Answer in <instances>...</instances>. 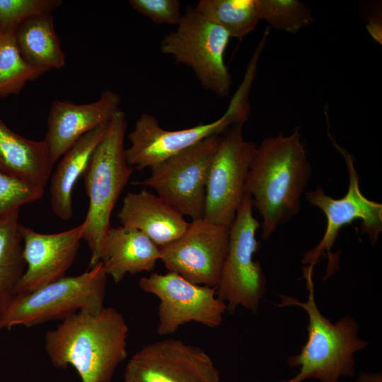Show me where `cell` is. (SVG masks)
I'll return each instance as SVG.
<instances>
[{
    "instance_id": "6da1fadb",
    "label": "cell",
    "mask_w": 382,
    "mask_h": 382,
    "mask_svg": "<svg viewBox=\"0 0 382 382\" xmlns=\"http://www.w3.org/2000/svg\"><path fill=\"white\" fill-rule=\"evenodd\" d=\"M129 327L116 308L82 310L46 332L45 352L57 369L71 366L81 382H111L127 356Z\"/></svg>"
},
{
    "instance_id": "7a4b0ae2",
    "label": "cell",
    "mask_w": 382,
    "mask_h": 382,
    "mask_svg": "<svg viewBox=\"0 0 382 382\" xmlns=\"http://www.w3.org/2000/svg\"><path fill=\"white\" fill-rule=\"evenodd\" d=\"M311 177V167L298 129L288 136L265 138L257 147L244 185L262 218V238L301 209V199Z\"/></svg>"
},
{
    "instance_id": "3957f363",
    "label": "cell",
    "mask_w": 382,
    "mask_h": 382,
    "mask_svg": "<svg viewBox=\"0 0 382 382\" xmlns=\"http://www.w3.org/2000/svg\"><path fill=\"white\" fill-rule=\"evenodd\" d=\"M311 272H303L308 290L306 302L280 295L279 307L299 306L308 314V338L299 354L287 359L297 374L280 382H303L315 378L320 382H338L342 377L352 376L355 364L354 354L364 349L368 342L358 336L357 322L349 316H343L335 323L323 316L316 305Z\"/></svg>"
},
{
    "instance_id": "277c9868",
    "label": "cell",
    "mask_w": 382,
    "mask_h": 382,
    "mask_svg": "<svg viewBox=\"0 0 382 382\" xmlns=\"http://www.w3.org/2000/svg\"><path fill=\"white\" fill-rule=\"evenodd\" d=\"M127 126L126 114L119 110L109 121L105 134L83 175L89 200L82 222V239L91 252L88 269L100 262L103 241L111 226V214L134 170L127 163L125 155Z\"/></svg>"
},
{
    "instance_id": "5b68a950",
    "label": "cell",
    "mask_w": 382,
    "mask_h": 382,
    "mask_svg": "<svg viewBox=\"0 0 382 382\" xmlns=\"http://www.w3.org/2000/svg\"><path fill=\"white\" fill-rule=\"evenodd\" d=\"M107 278L100 262L79 275L64 276L32 292L16 294L0 316V330L61 321L82 310L99 313L105 308Z\"/></svg>"
},
{
    "instance_id": "8992f818",
    "label": "cell",
    "mask_w": 382,
    "mask_h": 382,
    "mask_svg": "<svg viewBox=\"0 0 382 382\" xmlns=\"http://www.w3.org/2000/svg\"><path fill=\"white\" fill-rule=\"evenodd\" d=\"M230 37L223 28L189 7L175 30L162 38L161 50L192 69L204 88L226 97L232 84L224 62Z\"/></svg>"
},
{
    "instance_id": "52a82bcc",
    "label": "cell",
    "mask_w": 382,
    "mask_h": 382,
    "mask_svg": "<svg viewBox=\"0 0 382 382\" xmlns=\"http://www.w3.org/2000/svg\"><path fill=\"white\" fill-rule=\"evenodd\" d=\"M328 135L333 146L345 159L349 174V187L347 193L340 199L327 195L320 186L306 192L308 202L324 213L327 225L321 241L313 248L305 253L302 259V263L306 265L303 268L313 271L321 257L327 255L328 265L326 278L330 277L339 265L338 257L331 250L343 226L359 219L361 232L368 235L372 245H375L382 231V204L363 195L359 188V177L352 156L336 143L329 132Z\"/></svg>"
},
{
    "instance_id": "ba28073f",
    "label": "cell",
    "mask_w": 382,
    "mask_h": 382,
    "mask_svg": "<svg viewBox=\"0 0 382 382\" xmlns=\"http://www.w3.org/2000/svg\"><path fill=\"white\" fill-rule=\"evenodd\" d=\"M253 209L251 197L245 194L229 228L228 252L216 295L230 313L239 306L256 312L266 291L267 281L260 263L254 259L260 243L256 239L260 223L253 216Z\"/></svg>"
},
{
    "instance_id": "9c48e42d",
    "label": "cell",
    "mask_w": 382,
    "mask_h": 382,
    "mask_svg": "<svg viewBox=\"0 0 382 382\" xmlns=\"http://www.w3.org/2000/svg\"><path fill=\"white\" fill-rule=\"evenodd\" d=\"M243 125L220 136L208 171L203 219L230 228L244 193V185L257 146L245 139Z\"/></svg>"
},
{
    "instance_id": "30bf717a",
    "label": "cell",
    "mask_w": 382,
    "mask_h": 382,
    "mask_svg": "<svg viewBox=\"0 0 382 382\" xmlns=\"http://www.w3.org/2000/svg\"><path fill=\"white\" fill-rule=\"evenodd\" d=\"M213 135L151 168L137 185L148 186L183 216L203 218L210 162L219 140Z\"/></svg>"
},
{
    "instance_id": "8fae6325",
    "label": "cell",
    "mask_w": 382,
    "mask_h": 382,
    "mask_svg": "<svg viewBox=\"0 0 382 382\" xmlns=\"http://www.w3.org/2000/svg\"><path fill=\"white\" fill-rule=\"evenodd\" d=\"M139 286L159 299V335L175 333L180 326L192 321L215 328L227 311L226 304L217 297L216 287L194 284L175 272H153L140 278Z\"/></svg>"
},
{
    "instance_id": "7c38bea8",
    "label": "cell",
    "mask_w": 382,
    "mask_h": 382,
    "mask_svg": "<svg viewBox=\"0 0 382 382\" xmlns=\"http://www.w3.org/2000/svg\"><path fill=\"white\" fill-rule=\"evenodd\" d=\"M122 382H221V377L204 349L166 338L144 345L130 357Z\"/></svg>"
},
{
    "instance_id": "4fadbf2b",
    "label": "cell",
    "mask_w": 382,
    "mask_h": 382,
    "mask_svg": "<svg viewBox=\"0 0 382 382\" xmlns=\"http://www.w3.org/2000/svg\"><path fill=\"white\" fill-rule=\"evenodd\" d=\"M229 240V228L203 218L193 219L185 233L160 247V259L168 272L197 284L217 286Z\"/></svg>"
},
{
    "instance_id": "5bb4252c",
    "label": "cell",
    "mask_w": 382,
    "mask_h": 382,
    "mask_svg": "<svg viewBox=\"0 0 382 382\" xmlns=\"http://www.w3.org/2000/svg\"><path fill=\"white\" fill-rule=\"evenodd\" d=\"M25 270L16 294L32 292L66 276L82 239L83 226L55 233H42L21 226Z\"/></svg>"
},
{
    "instance_id": "9a60e30c",
    "label": "cell",
    "mask_w": 382,
    "mask_h": 382,
    "mask_svg": "<svg viewBox=\"0 0 382 382\" xmlns=\"http://www.w3.org/2000/svg\"><path fill=\"white\" fill-rule=\"evenodd\" d=\"M224 129V121L219 118L190 128L166 130L154 115L142 113L128 134L127 163L137 170L151 168L207 137L221 134Z\"/></svg>"
},
{
    "instance_id": "2e32d148",
    "label": "cell",
    "mask_w": 382,
    "mask_h": 382,
    "mask_svg": "<svg viewBox=\"0 0 382 382\" xmlns=\"http://www.w3.org/2000/svg\"><path fill=\"white\" fill-rule=\"evenodd\" d=\"M121 98L105 90L95 101L76 104L70 100L52 102L47 120L45 141L53 164L81 137L108 122L120 110Z\"/></svg>"
},
{
    "instance_id": "e0dca14e",
    "label": "cell",
    "mask_w": 382,
    "mask_h": 382,
    "mask_svg": "<svg viewBox=\"0 0 382 382\" xmlns=\"http://www.w3.org/2000/svg\"><path fill=\"white\" fill-rule=\"evenodd\" d=\"M117 218L121 226L142 232L159 247L182 236L190 223L163 198L146 190L127 193Z\"/></svg>"
},
{
    "instance_id": "ac0fdd59",
    "label": "cell",
    "mask_w": 382,
    "mask_h": 382,
    "mask_svg": "<svg viewBox=\"0 0 382 382\" xmlns=\"http://www.w3.org/2000/svg\"><path fill=\"white\" fill-rule=\"evenodd\" d=\"M159 259L160 247L137 229L110 226L105 235L100 262L116 284L127 274L151 272Z\"/></svg>"
},
{
    "instance_id": "d6986e66",
    "label": "cell",
    "mask_w": 382,
    "mask_h": 382,
    "mask_svg": "<svg viewBox=\"0 0 382 382\" xmlns=\"http://www.w3.org/2000/svg\"><path fill=\"white\" fill-rule=\"evenodd\" d=\"M48 147L43 140L27 139L0 120V170L45 189L53 168Z\"/></svg>"
},
{
    "instance_id": "ffe728a7",
    "label": "cell",
    "mask_w": 382,
    "mask_h": 382,
    "mask_svg": "<svg viewBox=\"0 0 382 382\" xmlns=\"http://www.w3.org/2000/svg\"><path fill=\"white\" fill-rule=\"evenodd\" d=\"M104 123L77 140L60 158L50 177V204L54 215L63 221L74 214L72 192L108 129Z\"/></svg>"
},
{
    "instance_id": "44dd1931",
    "label": "cell",
    "mask_w": 382,
    "mask_h": 382,
    "mask_svg": "<svg viewBox=\"0 0 382 382\" xmlns=\"http://www.w3.org/2000/svg\"><path fill=\"white\" fill-rule=\"evenodd\" d=\"M16 42L23 59L45 72L65 64V54L56 33L52 14L31 18L15 31Z\"/></svg>"
},
{
    "instance_id": "7402d4cb",
    "label": "cell",
    "mask_w": 382,
    "mask_h": 382,
    "mask_svg": "<svg viewBox=\"0 0 382 382\" xmlns=\"http://www.w3.org/2000/svg\"><path fill=\"white\" fill-rule=\"evenodd\" d=\"M19 209L0 217V316L16 296L25 262Z\"/></svg>"
},
{
    "instance_id": "603a6c76",
    "label": "cell",
    "mask_w": 382,
    "mask_h": 382,
    "mask_svg": "<svg viewBox=\"0 0 382 382\" xmlns=\"http://www.w3.org/2000/svg\"><path fill=\"white\" fill-rule=\"evenodd\" d=\"M195 8L223 28L231 37L243 38L261 20L257 0H200Z\"/></svg>"
},
{
    "instance_id": "cb8c5ba5",
    "label": "cell",
    "mask_w": 382,
    "mask_h": 382,
    "mask_svg": "<svg viewBox=\"0 0 382 382\" xmlns=\"http://www.w3.org/2000/svg\"><path fill=\"white\" fill-rule=\"evenodd\" d=\"M45 73L23 59L15 32L0 28V98L19 93L28 81L36 80Z\"/></svg>"
},
{
    "instance_id": "d4e9b609",
    "label": "cell",
    "mask_w": 382,
    "mask_h": 382,
    "mask_svg": "<svg viewBox=\"0 0 382 382\" xmlns=\"http://www.w3.org/2000/svg\"><path fill=\"white\" fill-rule=\"evenodd\" d=\"M261 20L276 29L295 33L313 20L310 10L296 0H257Z\"/></svg>"
},
{
    "instance_id": "484cf974",
    "label": "cell",
    "mask_w": 382,
    "mask_h": 382,
    "mask_svg": "<svg viewBox=\"0 0 382 382\" xmlns=\"http://www.w3.org/2000/svg\"><path fill=\"white\" fill-rule=\"evenodd\" d=\"M62 3L61 0H0V28L15 32L31 18L52 14Z\"/></svg>"
},
{
    "instance_id": "4316f807",
    "label": "cell",
    "mask_w": 382,
    "mask_h": 382,
    "mask_svg": "<svg viewBox=\"0 0 382 382\" xmlns=\"http://www.w3.org/2000/svg\"><path fill=\"white\" fill-rule=\"evenodd\" d=\"M45 189L0 170V217L42 198Z\"/></svg>"
},
{
    "instance_id": "83f0119b",
    "label": "cell",
    "mask_w": 382,
    "mask_h": 382,
    "mask_svg": "<svg viewBox=\"0 0 382 382\" xmlns=\"http://www.w3.org/2000/svg\"><path fill=\"white\" fill-rule=\"evenodd\" d=\"M132 8L156 23L178 25L183 16L178 0H130Z\"/></svg>"
},
{
    "instance_id": "f1b7e54d",
    "label": "cell",
    "mask_w": 382,
    "mask_h": 382,
    "mask_svg": "<svg viewBox=\"0 0 382 382\" xmlns=\"http://www.w3.org/2000/svg\"><path fill=\"white\" fill-rule=\"evenodd\" d=\"M354 382H382L381 372H362Z\"/></svg>"
}]
</instances>
